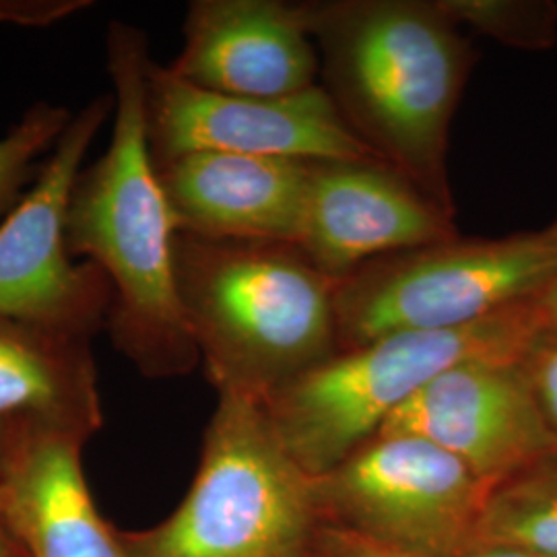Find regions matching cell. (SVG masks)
Wrapping results in <instances>:
<instances>
[{"instance_id":"6da1fadb","label":"cell","mask_w":557,"mask_h":557,"mask_svg":"<svg viewBox=\"0 0 557 557\" xmlns=\"http://www.w3.org/2000/svg\"><path fill=\"white\" fill-rule=\"evenodd\" d=\"M106 48L114 128L100 160L73 188L66 246L112 287L106 329L120 354L149 379L184 376L200 356L176 285L178 225L147 137L149 41L137 25L112 21Z\"/></svg>"},{"instance_id":"7a4b0ae2","label":"cell","mask_w":557,"mask_h":557,"mask_svg":"<svg viewBox=\"0 0 557 557\" xmlns=\"http://www.w3.org/2000/svg\"><path fill=\"white\" fill-rule=\"evenodd\" d=\"M322 89L380 161L455 220L450 126L478 64L438 0H310Z\"/></svg>"},{"instance_id":"3957f363","label":"cell","mask_w":557,"mask_h":557,"mask_svg":"<svg viewBox=\"0 0 557 557\" xmlns=\"http://www.w3.org/2000/svg\"><path fill=\"white\" fill-rule=\"evenodd\" d=\"M337 283L294 244L176 236L182 312L220 393L267 400L333 358Z\"/></svg>"},{"instance_id":"277c9868","label":"cell","mask_w":557,"mask_h":557,"mask_svg":"<svg viewBox=\"0 0 557 557\" xmlns=\"http://www.w3.org/2000/svg\"><path fill=\"white\" fill-rule=\"evenodd\" d=\"M319 515L314 478L264 403L220 393L188 496L156 529L120 537L131 557H312Z\"/></svg>"},{"instance_id":"5b68a950","label":"cell","mask_w":557,"mask_h":557,"mask_svg":"<svg viewBox=\"0 0 557 557\" xmlns=\"http://www.w3.org/2000/svg\"><path fill=\"white\" fill-rule=\"evenodd\" d=\"M539 333L531 299L462 329L384 335L337 351L262 403L289 455L322 478L442 372L471 359L520 361Z\"/></svg>"},{"instance_id":"8992f818","label":"cell","mask_w":557,"mask_h":557,"mask_svg":"<svg viewBox=\"0 0 557 557\" xmlns=\"http://www.w3.org/2000/svg\"><path fill=\"white\" fill-rule=\"evenodd\" d=\"M556 281L557 220L502 238L457 236L388 255L338 281V351L393 333L471 326Z\"/></svg>"},{"instance_id":"52a82bcc","label":"cell","mask_w":557,"mask_h":557,"mask_svg":"<svg viewBox=\"0 0 557 557\" xmlns=\"http://www.w3.org/2000/svg\"><path fill=\"white\" fill-rule=\"evenodd\" d=\"M320 512L341 531L407 557H460L475 547L490 485L418 436H374L314 479Z\"/></svg>"},{"instance_id":"ba28073f","label":"cell","mask_w":557,"mask_h":557,"mask_svg":"<svg viewBox=\"0 0 557 557\" xmlns=\"http://www.w3.org/2000/svg\"><path fill=\"white\" fill-rule=\"evenodd\" d=\"M114 114L112 94L79 110L38 178L0 221V314L91 337L106 326L112 287L94 262H75L66 246L73 188L101 126Z\"/></svg>"},{"instance_id":"9c48e42d","label":"cell","mask_w":557,"mask_h":557,"mask_svg":"<svg viewBox=\"0 0 557 557\" xmlns=\"http://www.w3.org/2000/svg\"><path fill=\"white\" fill-rule=\"evenodd\" d=\"M145 114L156 165L190 153L380 161L349 131L322 85L269 100L223 96L178 79L151 60Z\"/></svg>"},{"instance_id":"30bf717a","label":"cell","mask_w":557,"mask_h":557,"mask_svg":"<svg viewBox=\"0 0 557 557\" xmlns=\"http://www.w3.org/2000/svg\"><path fill=\"white\" fill-rule=\"evenodd\" d=\"M418 436L460 458L490 487L557 450L520 361L471 359L428 382L379 436Z\"/></svg>"},{"instance_id":"8fae6325","label":"cell","mask_w":557,"mask_h":557,"mask_svg":"<svg viewBox=\"0 0 557 557\" xmlns=\"http://www.w3.org/2000/svg\"><path fill=\"white\" fill-rule=\"evenodd\" d=\"M457 236L455 220L384 161H310L298 248L326 277Z\"/></svg>"},{"instance_id":"7c38bea8","label":"cell","mask_w":557,"mask_h":557,"mask_svg":"<svg viewBox=\"0 0 557 557\" xmlns=\"http://www.w3.org/2000/svg\"><path fill=\"white\" fill-rule=\"evenodd\" d=\"M182 38L168 69L205 91L269 100L319 85V52L298 2L195 0Z\"/></svg>"},{"instance_id":"4fadbf2b","label":"cell","mask_w":557,"mask_h":557,"mask_svg":"<svg viewBox=\"0 0 557 557\" xmlns=\"http://www.w3.org/2000/svg\"><path fill=\"white\" fill-rule=\"evenodd\" d=\"M156 168L178 232L298 246L310 161L190 153Z\"/></svg>"},{"instance_id":"5bb4252c","label":"cell","mask_w":557,"mask_h":557,"mask_svg":"<svg viewBox=\"0 0 557 557\" xmlns=\"http://www.w3.org/2000/svg\"><path fill=\"white\" fill-rule=\"evenodd\" d=\"M89 338L0 314V440L87 442L103 423Z\"/></svg>"},{"instance_id":"9a60e30c","label":"cell","mask_w":557,"mask_h":557,"mask_svg":"<svg viewBox=\"0 0 557 557\" xmlns=\"http://www.w3.org/2000/svg\"><path fill=\"white\" fill-rule=\"evenodd\" d=\"M81 450L79 440L44 438L13 457L0 504L29 557H131L91 499Z\"/></svg>"},{"instance_id":"2e32d148","label":"cell","mask_w":557,"mask_h":557,"mask_svg":"<svg viewBox=\"0 0 557 557\" xmlns=\"http://www.w3.org/2000/svg\"><path fill=\"white\" fill-rule=\"evenodd\" d=\"M475 547L557 557V450L490 487Z\"/></svg>"},{"instance_id":"e0dca14e","label":"cell","mask_w":557,"mask_h":557,"mask_svg":"<svg viewBox=\"0 0 557 557\" xmlns=\"http://www.w3.org/2000/svg\"><path fill=\"white\" fill-rule=\"evenodd\" d=\"M73 116L64 106L36 103L0 139V218L9 215L38 178L40 158L52 153Z\"/></svg>"},{"instance_id":"ac0fdd59","label":"cell","mask_w":557,"mask_h":557,"mask_svg":"<svg viewBox=\"0 0 557 557\" xmlns=\"http://www.w3.org/2000/svg\"><path fill=\"white\" fill-rule=\"evenodd\" d=\"M457 25L518 50H549L557 41V2L552 0H438Z\"/></svg>"},{"instance_id":"d6986e66","label":"cell","mask_w":557,"mask_h":557,"mask_svg":"<svg viewBox=\"0 0 557 557\" xmlns=\"http://www.w3.org/2000/svg\"><path fill=\"white\" fill-rule=\"evenodd\" d=\"M541 416L557 440V331H543L520 358Z\"/></svg>"},{"instance_id":"ffe728a7","label":"cell","mask_w":557,"mask_h":557,"mask_svg":"<svg viewBox=\"0 0 557 557\" xmlns=\"http://www.w3.org/2000/svg\"><path fill=\"white\" fill-rule=\"evenodd\" d=\"M91 4V0H0V25L50 27Z\"/></svg>"},{"instance_id":"44dd1931","label":"cell","mask_w":557,"mask_h":557,"mask_svg":"<svg viewBox=\"0 0 557 557\" xmlns=\"http://www.w3.org/2000/svg\"><path fill=\"white\" fill-rule=\"evenodd\" d=\"M324 539H326V547H324L326 557H407L341 529L335 533L331 531Z\"/></svg>"},{"instance_id":"7402d4cb","label":"cell","mask_w":557,"mask_h":557,"mask_svg":"<svg viewBox=\"0 0 557 557\" xmlns=\"http://www.w3.org/2000/svg\"><path fill=\"white\" fill-rule=\"evenodd\" d=\"M533 310L537 314L541 333L557 331V281L552 283L541 296L533 299Z\"/></svg>"},{"instance_id":"603a6c76","label":"cell","mask_w":557,"mask_h":557,"mask_svg":"<svg viewBox=\"0 0 557 557\" xmlns=\"http://www.w3.org/2000/svg\"><path fill=\"white\" fill-rule=\"evenodd\" d=\"M0 557H29L0 504Z\"/></svg>"},{"instance_id":"cb8c5ba5","label":"cell","mask_w":557,"mask_h":557,"mask_svg":"<svg viewBox=\"0 0 557 557\" xmlns=\"http://www.w3.org/2000/svg\"><path fill=\"white\" fill-rule=\"evenodd\" d=\"M460 557H541L535 554H527L520 549H510V547H475Z\"/></svg>"},{"instance_id":"d4e9b609","label":"cell","mask_w":557,"mask_h":557,"mask_svg":"<svg viewBox=\"0 0 557 557\" xmlns=\"http://www.w3.org/2000/svg\"><path fill=\"white\" fill-rule=\"evenodd\" d=\"M13 457H15V453L0 440V492H2V485L7 481V475H9Z\"/></svg>"}]
</instances>
